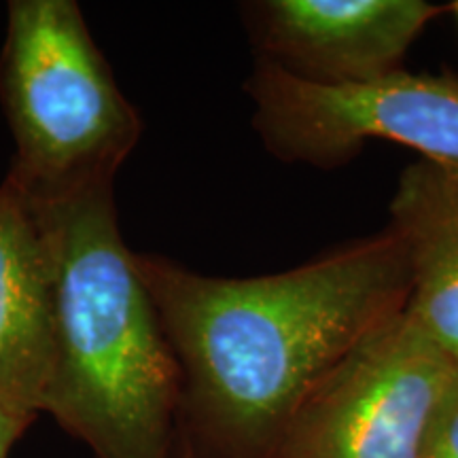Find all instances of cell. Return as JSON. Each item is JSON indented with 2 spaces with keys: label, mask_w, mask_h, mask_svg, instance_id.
I'll return each instance as SVG.
<instances>
[{
  "label": "cell",
  "mask_w": 458,
  "mask_h": 458,
  "mask_svg": "<svg viewBox=\"0 0 458 458\" xmlns=\"http://www.w3.org/2000/svg\"><path fill=\"white\" fill-rule=\"evenodd\" d=\"M136 266L179 363L181 439L199 458H274L306 399L410 295L393 227L272 276H202L139 253Z\"/></svg>",
  "instance_id": "6da1fadb"
},
{
  "label": "cell",
  "mask_w": 458,
  "mask_h": 458,
  "mask_svg": "<svg viewBox=\"0 0 458 458\" xmlns=\"http://www.w3.org/2000/svg\"><path fill=\"white\" fill-rule=\"evenodd\" d=\"M37 204L55 255L54 360L38 414L96 458H176L179 363L123 242L114 181Z\"/></svg>",
  "instance_id": "7a4b0ae2"
},
{
  "label": "cell",
  "mask_w": 458,
  "mask_h": 458,
  "mask_svg": "<svg viewBox=\"0 0 458 458\" xmlns=\"http://www.w3.org/2000/svg\"><path fill=\"white\" fill-rule=\"evenodd\" d=\"M0 102L15 142L7 181L41 204L114 181L142 134L74 0H11Z\"/></svg>",
  "instance_id": "3957f363"
},
{
  "label": "cell",
  "mask_w": 458,
  "mask_h": 458,
  "mask_svg": "<svg viewBox=\"0 0 458 458\" xmlns=\"http://www.w3.org/2000/svg\"><path fill=\"white\" fill-rule=\"evenodd\" d=\"M456 380L403 308L320 382L274 458H422Z\"/></svg>",
  "instance_id": "277c9868"
},
{
  "label": "cell",
  "mask_w": 458,
  "mask_h": 458,
  "mask_svg": "<svg viewBox=\"0 0 458 458\" xmlns=\"http://www.w3.org/2000/svg\"><path fill=\"white\" fill-rule=\"evenodd\" d=\"M246 91L266 147L286 162L337 164L368 139L399 142L458 174V79L403 71L320 83L259 57Z\"/></svg>",
  "instance_id": "5b68a950"
},
{
  "label": "cell",
  "mask_w": 458,
  "mask_h": 458,
  "mask_svg": "<svg viewBox=\"0 0 458 458\" xmlns=\"http://www.w3.org/2000/svg\"><path fill=\"white\" fill-rule=\"evenodd\" d=\"M442 7L422 0H266L255 4L263 57L320 83H365L401 57Z\"/></svg>",
  "instance_id": "8992f818"
},
{
  "label": "cell",
  "mask_w": 458,
  "mask_h": 458,
  "mask_svg": "<svg viewBox=\"0 0 458 458\" xmlns=\"http://www.w3.org/2000/svg\"><path fill=\"white\" fill-rule=\"evenodd\" d=\"M55 255L41 206L0 185V393L37 411L54 360Z\"/></svg>",
  "instance_id": "52a82bcc"
},
{
  "label": "cell",
  "mask_w": 458,
  "mask_h": 458,
  "mask_svg": "<svg viewBox=\"0 0 458 458\" xmlns=\"http://www.w3.org/2000/svg\"><path fill=\"white\" fill-rule=\"evenodd\" d=\"M391 215L410 266L405 312L458 365V174L431 162L408 165Z\"/></svg>",
  "instance_id": "ba28073f"
},
{
  "label": "cell",
  "mask_w": 458,
  "mask_h": 458,
  "mask_svg": "<svg viewBox=\"0 0 458 458\" xmlns=\"http://www.w3.org/2000/svg\"><path fill=\"white\" fill-rule=\"evenodd\" d=\"M422 458H458V380L445 401Z\"/></svg>",
  "instance_id": "9c48e42d"
},
{
  "label": "cell",
  "mask_w": 458,
  "mask_h": 458,
  "mask_svg": "<svg viewBox=\"0 0 458 458\" xmlns=\"http://www.w3.org/2000/svg\"><path fill=\"white\" fill-rule=\"evenodd\" d=\"M37 416V411L28 410L26 405L17 403L7 394L0 393V458L9 456L11 448L24 435L26 428L32 425Z\"/></svg>",
  "instance_id": "30bf717a"
},
{
  "label": "cell",
  "mask_w": 458,
  "mask_h": 458,
  "mask_svg": "<svg viewBox=\"0 0 458 458\" xmlns=\"http://www.w3.org/2000/svg\"><path fill=\"white\" fill-rule=\"evenodd\" d=\"M176 458H199V456H198L196 452H193L191 448H189V445L181 439V444H179V454H176Z\"/></svg>",
  "instance_id": "8fae6325"
},
{
  "label": "cell",
  "mask_w": 458,
  "mask_h": 458,
  "mask_svg": "<svg viewBox=\"0 0 458 458\" xmlns=\"http://www.w3.org/2000/svg\"><path fill=\"white\" fill-rule=\"evenodd\" d=\"M452 11H454V13H456V17H458V3H454V4H452Z\"/></svg>",
  "instance_id": "7c38bea8"
}]
</instances>
